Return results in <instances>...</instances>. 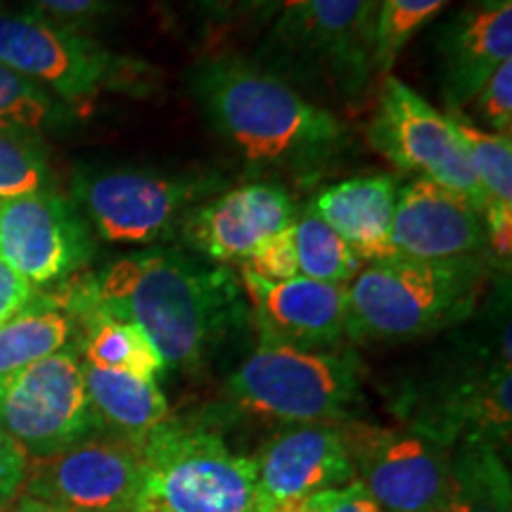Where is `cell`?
Listing matches in <instances>:
<instances>
[{
  "label": "cell",
  "instance_id": "obj_1",
  "mask_svg": "<svg viewBox=\"0 0 512 512\" xmlns=\"http://www.w3.org/2000/svg\"><path fill=\"white\" fill-rule=\"evenodd\" d=\"M60 285L62 299L143 330L174 370L202 368L249 318L238 275L181 247H143Z\"/></svg>",
  "mask_w": 512,
  "mask_h": 512
},
{
  "label": "cell",
  "instance_id": "obj_5",
  "mask_svg": "<svg viewBox=\"0 0 512 512\" xmlns=\"http://www.w3.org/2000/svg\"><path fill=\"white\" fill-rule=\"evenodd\" d=\"M380 0H278L259 57L285 81H316L356 98L373 79Z\"/></svg>",
  "mask_w": 512,
  "mask_h": 512
},
{
  "label": "cell",
  "instance_id": "obj_8",
  "mask_svg": "<svg viewBox=\"0 0 512 512\" xmlns=\"http://www.w3.org/2000/svg\"><path fill=\"white\" fill-rule=\"evenodd\" d=\"M221 188V176L207 171L81 169L72 200L100 240L155 247L176 235L185 216Z\"/></svg>",
  "mask_w": 512,
  "mask_h": 512
},
{
  "label": "cell",
  "instance_id": "obj_4",
  "mask_svg": "<svg viewBox=\"0 0 512 512\" xmlns=\"http://www.w3.org/2000/svg\"><path fill=\"white\" fill-rule=\"evenodd\" d=\"M0 64L46 88L76 117L105 95L150 98L157 64L102 46L88 31L0 3Z\"/></svg>",
  "mask_w": 512,
  "mask_h": 512
},
{
  "label": "cell",
  "instance_id": "obj_20",
  "mask_svg": "<svg viewBox=\"0 0 512 512\" xmlns=\"http://www.w3.org/2000/svg\"><path fill=\"white\" fill-rule=\"evenodd\" d=\"M399 181L389 174H366L339 181L313 200L311 209L356 256L368 264L394 259L392 219Z\"/></svg>",
  "mask_w": 512,
  "mask_h": 512
},
{
  "label": "cell",
  "instance_id": "obj_33",
  "mask_svg": "<svg viewBox=\"0 0 512 512\" xmlns=\"http://www.w3.org/2000/svg\"><path fill=\"white\" fill-rule=\"evenodd\" d=\"M29 458L0 422V508L15 501L27 477Z\"/></svg>",
  "mask_w": 512,
  "mask_h": 512
},
{
  "label": "cell",
  "instance_id": "obj_37",
  "mask_svg": "<svg viewBox=\"0 0 512 512\" xmlns=\"http://www.w3.org/2000/svg\"><path fill=\"white\" fill-rule=\"evenodd\" d=\"M197 3L202 5V10L207 12V15H211L214 19H223L235 10L238 0H197Z\"/></svg>",
  "mask_w": 512,
  "mask_h": 512
},
{
  "label": "cell",
  "instance_id": "obj_16",
  "mask_svg": "<svg viewBox=\"0 0 512 512\" xmlns=\"http://www.w3.org/2000/svg\"><path fill=\"white\" fill-rule=\"evenodd\" d=\"M254 465L261 494L271 510L356 479L347 422L285 427L259 448Z\"/></svg>",
  "mask_w": 512,
  "mask_h": 512
},
{
  "label": "cell",
  "instance_id": "obj_29",
  "mask_svg": "<svg viewBox=\"0 0 512 512\" xmlns=\"http://www.w3.org/2000/svg\"><path fill=\"white\" fill-rule=\"evenodd\" d=\"M53 188V169L43 136L0 128V200Z\"/></svg>",
  "mask_w": 512,
  "mask_h": 512
},
{
  "label": "cell",
  "instance_id": "obj_26",
  "mask_svg": "<svg viewBox=\"0 0 512 512\" xmlns=\"http://www.w3.org/2000/svg\"><path fill=\"white\" fill-rule=\"evenodd\" d=\"M299 278L349 285L363 261L311 207L290 226Z\"/></svg>",
  "mask_w": 512,
  "mask_h": 512
},
{
  "label": "cell",
  "instance_id": "obj_17",
  "mask_svg": "<svg viewBox=\"0 0 512 512\" xmlns=\"http://www.w3.org/2000/svg\"><path fill=\"white\" fill-rule=\"evenodd\" d=\"M240 285L259 342L337 349L347 337V285L311 278L266 280L247 268H240Z\"/></svg>",
  "mask_w": 512,
  "mask_h": 512
},
{
  "label": "cell",
  "instance_id": "obj_31",
  "mask_svg": "<svg viewBox=\"0 0 512 512\" xmlns=\"http://www.w3.org/2000/svg\"><path fill=\"white\" fill-rule=\"evenodd\" d=\"M467 107H472L475 117L491 126L501 136L512 133V60L501 64L491 79L484 83L482 91L475 95V100Z\"/></svg>",
  "mask_w": 512,
  "mask_h": 512
},
{
  "label": "cell",
  "instance_id": "obj_27",
  "mask_svg": "<svg viewBox=\"0 0 512 512\" xmlns=\"http://www.w3.org/2000/svg\"><path fill=\"white\" fill-rule=\"evenodd\" d=\"M76 114L46 88L0 64V128L43 136L72 126Z\"/></svg>",
  "mask_w": 512,
  "mask_h": 512
},
{
  "label": "cell",
  "instance_id": "obj_18",
  "mask_svg": "<svg viewBox=\"0 0 512 512\" xmlns=\"http://www.w3.org/2000/svg\"><path fill=\"white\" fill-rule=\"evenodd\" d=\"M392 247L396 256L418 261L489 256V230L482 211L463 195L415 178L396 195Z\"/></svg>",
  "mask_w": 512,
  "mask_h": 512
},
{
  "label": "cell",
  "instance_id": "obj_11",
  "mask_svg": "<svg viewBox=\"0 0 512 512\" xmlns=\"http://www.w3.org/2000/svg\"><path fill=\"white\" fill-rule=\"evenodd\" d=\"M368 140L401 171L458 192L484 214V192L451 117L396 76H384Z\"/></svg>",
  "mask_w": 512,
  "mask_h": 512
},
{
  "label": "cell",
  "instance_id": "obj_28",
  "mask_svg": "<svg viewBox=\"0 0 512 512\" xmlns=\"http://www.w3.org/2000/svg\"><path fill=\"white\" fill-rule=\"evenodd\" d=\"M451 0H380L373 29L375 72L389 76L401 50Z\"/></svg>",
  "mask_w": 512,
  "mask_h": 512
},
{
  "label": "cell",
  "instance_id": "obj_2",
  "mask_svg": "<svg viewBox=\"0 0 512 512\" xmlns=\"http://www.w3.org/2000/svg\"><path fill=\"white\" fill-rule=\"evenodd\" d=\"M188 91L211 128L256 169L316 174L351 147L344 121L247 57L192 64Z\"/></svg>",
  "mask_w": 512,
  "mask_h": 512
},
{
  "label": "cell",
  "instance_id": "obj_22",
  "mask_svg": "<svg viewBox=\"0 0 512 512\" xmlns=\"http://www.w3.org/2000/svg\"><path fill=\"white\" fill-rule=\"evenodd\" d=\"M83 382L102 430L143 441L155 427L171 418L169 401L155 380L83 363Z\"/></svg>",
  "mask_w": 512,
  "mask_h": 512
},
{
  "label": "cell",
  "instance_id": "obj_9",
  "mask_svg": "<svg viewBox=\"0 0 512 512\" xmlns=\"http://www.w3.org/2000/svg\"><path fill=\"white\" fill-rule=\"evenodd\" d=\"M140 441L98 430L46 458H34L24 498L74 512H138L143 505Z\"/></svg>",
  "mask_w": 512,
  "mask_h": 512
},
{
  "label": "cell",
  "instance_id": "obj_21",
  "mask_svg": "<svg viewBox=\"0 0 512 512\" xmlns=\"http://www.w3.org/2000/svg\"><path fill=\"white\" fill-rule=\"evenodd\" d=\"M448 117L484 192L489 256L508 268L512 254V140L501 133L482 131L456 112H448Z\"/></svg>",
  "mask_w": 512,
  "mask_h": 512
},
{
  "label": "cell",
  "instance_id": "obj_30",
  "mask_svg": "<svg viewBox=\"0 0 512 512\" xmlns=\"http://www.w3.org/2000/svg\"><path fill=\"white\" fill-rule=\"evenodd\" d=\"M0 3L83 31L105 22L117 8V0H0Z\"/></svg>",
  "mask_w": 512,
  "mask_h": 512
},
{
  "label": "cell",
  "instance_id": "obj_14",
  "mask_svg": "<svg viewBox=\"0 0 512 512\" xmlns=\"http://www.w3.org/2000/svg\"><path fill=\"white\" fill-rule=\"evenodd\" d=\"M510 361L486 363L453 377H441L432 387L403 396L399 418L403 427L456 446L460 441H489L498 448L510 441Z\"/></svg>",
  "mask_w": 512,
  "mask_h": 512
},
{
  "label": "cell",
  "instance_id": "obj_32",
  "mask_svg": "<svg viewBox=\"0 0 512 512\" xmlns=\"http://www.w3.org/2000/svg\"><path fill=\"white\" fill-rule=\"evenodd\" d=\"M240 268H247V271L261 275V278L266 280L299 278L290 226L280 230V233H275L273 238H268L266 242H261Z\"/></svg>",
  "mask_w": 512,
  "mask_h": 512
},
{
  "label": "cell",
  "instance_id": "obj_39",
  "mask_svg": "<svg viewBox=\"0 0 512 512\" xmlns=\"http://www.w3.org/2000/svg\"><path fill=\"white\" fill-rule=\"evenodd\" d=\"M271 512H318V510L304 498V501H292V503L278 505V508H273Z\"/></svg>",
  "mask_w": 512,
  "mask_h": 512
},
{
  "label": "cell",
  "instance_id": "obj_10",
  "mask_svg": "<svg viewBox=\"0 0 512 512\" xmlns=\"http://www.w3.org/2000/svg\"><path fill=\"white\" fill-rule=\"evenodd\" d=\"M0 422L29 460L53 456L102 430L76 347L69 344L0 384Z\"/></svg>",
  "mask_w": 512,
  "mask_h": 512
},
{
  "label": "cell",
  "instance_id": "obj_25",
  "mask_svg": "<svg viewBox=\"0 0 512 512\" xmlns=\"http://www.w3.org/2000/svg\"><path fill=\"white\" fill-rule=\"evenodd\" d=\"M503 448L460 441L451 451V484L439 512H512V479Z\"/></svg>",
  "mask_w": 512,
  "mask_h": 512
},
{
  "label": "cell",
  "instance_id": "obj_15",
  "mask_svg": "<svg viewBox=\"0 0 512 512\" xmlns=\"http://www.w3.org/2000/svg\"><path fill=\"white\" fill-rule=\"evenodd\" d=\"M294 219L297 207L283 185L247 183L197 204L178 233L192 254L211 264L242 266L261 242Z\"/></svg>",
  "mask_w": 512,
  "mask_h": 512
},
{
  "label": "cell",
  "instance_id": "obj_38",
  "mask_svg": "<svg viewBox=\"0 0 512 512\" xmlns=\"http://www.w3.org/2000/svg\"><path fill=\"white\" fill-rule=\"evenodd\" d=\"M15 512H74V510H62V508H53V505H43L38 501H31V498H19L17 510Z\"/></svg>",
  "mask_w": 512,
  "mask_h": 512
},
{
  "label": "cell",
  "instance_id": "obj_13",
  "mask_svg": "<svg viewBox=\"0 0 512 512\" xmlns=\"http://www.w3.org/2000/svg\"><path fill=\"white\" fill-rule=\"evenodd\" d=\"M93 252L91 226L72 197L60 190L0 200V259L34 287L74 278Z\"/></svg>",
  "mask_w": 512,
  "mask_h": 512
},
{
  "label": "cell",
  "instance_id": "obj_6",
  "mask_svg": "<svg viewBox=\"0 0 512 512\" xmlns=\"http://www.w3.org/2000/svg\"><path fill=\"white\" fill-rule=\"evenodd\" d=\"M143 505L157 512H271L254 458L238 456L221 434L169 418L140 441Z\"/></svg>",
  "mask_w": 512,
  "mask_h": 512
},
{
  "label": "cell",
  "instance_id": "obj_34",
  "mask_svg": "<svg viewBox=\"0 0 512 512\" xmlns=\"http://www.w3.org/2000/svg\"><path fill=\"white\" fill-rule=\"evenodd\" d=\"M318 512H384L380 503L368 494V489L358 479L339 486V489L320 491L316 496L306 498Z\"/></svg>",
  "mask_w": 512,
  "mask_h": 512
},
{
  "label": "cell",
  "instance_id": "obj_19",
  "mask_svg": "<svg viewBox=\"0 0 512 512\" xmlns=\"http://www.w3.org/2000/svg\"><path fill=\"white\" fill-rule=\"evenodd\" d=\"M512 60V5L467 8L441 24L437 34L439 88L448 112L475 100L491 74Z\"/></svg>",
  "mask_w": 512,
  "mask_h": 512
},
{
  "label": "cell",
  "instance_id": "obj_35",
  "mask_svg": "<svg viewBox=\"0 0 512 512\" xmlns=\"http://www.w3.org/2000/svg\"><path fill=\"white\" fill-rule=\"evenodd\" d=\"M36 294V287L27 283L10 264L0 259V325L24 309Z\"/></svg>",
  "mask_w": 512,
  "mask_h": 512
},
{
  "label": "cell",
  "instance_id": "obj_40",
  "mask_svg": "<svg viewBox=\"0 0 512 512\" xmlns=\"http://www.w3.org/2000/svg\"><path fill=\"white\" fill-rule=\"evenodd\" d=\"M472 3L477 5V8H508L512 5V0H472Z\"/></svg>",
  "mask_w": 512,
  "mask_h": 512
},
{
  "label": "cell",
  "instance_id": "obj_12",
  "mask_svg": "<svg viewBox=\"0 0 512 512\" xmlns=\"http://www.w3.org/2000/svg\"><path fill=\"white\" fill-rule=\"evenodd\" d=\"M356 479L384 512H439L451 484V446L411 427L347 420Z\"/></svg>",
  "mask_w": 512,
  "mask_h": 512
},
{
  "label": "cell",
  "instance_id": "obj_7",
  "mask_svg": "<svg viewBox=\"0 0 512 512\" xmlns=\"http://www.w3.org/2000/svg\"><path fill=\"white\" fill-rule=\"evenodd\" d=\"M226 392L240 408L290 425L347 422L361 401L363 366L351 349L259 342Z\"/></svg>",
  "mask_w": 512,
  "mask_h": 512
},
{
  "label": "cell",
  "instance_id": "obj_24",
  "mask_svg": "<svg viewBox=\"0 0 512 512\" xmlns=\"http://www.w3.org/2000/svg\"><path fill=\"white\" fill-rule=\"evenodd\" d=\"M74 332L72 318L53 294H34L24 309L0 325V384L69 347Z\"/></svg>",
  "mask_w": 512,
  "mask_h": 512
},
{
  "label": "cell",
  "instance_id": "obj_23",
  "mask_svg": "<svg viewBox=\"0 0 512 512\" xmlns=\"http://www.w3.org/2000/svg\"><path fill=\"white\" fill-rule=\"evenodd\" d=\"M53 297L69 313L74 330H81L83 363L102 370H119V373L145 377V380H157V375L164 370V361L150 339L143 335V330L126 320L107 316L88 304L62 299L57 292Z\"/></svg>",
  "mask_w": 512,
  "mask_h": 512
},
{
  "label": "cell",
  "instance_id": "obj_3",
  "mask_svg": "<svg viewBox=\"0 0 512 512\" xmlns=\"http://www.w3.org/2000/svg\"><path fill=\"white\" fill-rule=\"evenodd\" d=\"M489 256L375 261L347 285L351 342H408L470 316L489 278Z\"/></svg>",
  "mask_w": 512,
  "mask_h": 512
},
{
  "label": "cell",
  "instance_id": "obj_36",
  "mask_svg": "<svg viewBox=\"0 0 512 512\" xmlns=\"http://www.w3.org/2000/svg\"><path fill=\"white\" fill-rule=\"evenodd\" d=\"M275 3H278V0H238V5H235V8L247 12V15H252V17L266 19L268 15H271Z\"/></svg>",
  "mask_w": 512,
  "mask_h": 512
}]
</instances>
